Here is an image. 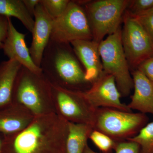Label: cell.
I'll use <instances>...</instances> for the list:
<instances>
[{"mask_svg":"<svg viewBox=\"0 0 153 153\" xmlns=\"http://www.w3.org/2000/svg\"><path fill=\"white\" fill-rule=\"evenodd\" d=\"M153 10V0L130 1L126 11L131 16H141Z\"/></svg>","mask_w":153,"mask_h":153,"instance_id":"obj_22","label":"cell"},{"mask_svg":"<svg viewBox=\"0 0 153 153\" xmlns=\"http://www.w3.org/2000/svg\"><path fill=\"white\" fill-rule=\"evenodd\" d=\"M114 151L115 153H141L139 145L129 140L117 142Z\"/></svg>","mask_w":153,"mask_h":153,"instance_id":"obj_24","label":"cell"},{"mask_svg":"<svg viewBox=\"0 0 153 153\" xmlns=\"http://www.w3.org/2000/svg\"><path fill=\"white\" fill-rule=\"evenodd\" d=\"M52 95L57 114L67 122L88 125L94 128L97 109L89 104L82 91L52 85Z\"/></svg>","mask_w":153,"mask_h":153,"instance_id":"obj_9","label":"cell"},{"mask_svg":"<svg viewBox=\"0 0 153 153\" xmlns=\"http://www.w3.org/2000/svg\"><path fill=\"white\" fill-rule=\"evenodd\" d=\"M12 101L27 108L35 116L56 114L52 85L44 74L22 66L14 83Z\"/></svg>","mask_w":153,"mask_h":153,"instance_id":"obj_3","label":"cell"},{"mask_svg":"<svg viewBox=\"0 0 153 153\" xmlns=\"http://www.w3.org/2000/svg\"><path fill=\"white\" fill-rule=\"evenodd\" d=\"M137 69L141 71L153 83V55L141 63Z\"/></svg>","mask_w":153,"mask_h":153,"instance_id":"obj_25","label":"cell"},{"mask_svg":"<svg viewBox=\"0 0 153 153\" xmlns=\"http://www.w3.org/2000/svg\"><path fill=\"white\" fill-rule=\"evenodd\" d=\"M3 136L0 134V153H1L2 145Z\"/></svg>","mask_w":153,"mask_h":153,"instance_id":"obj_29","label":"cell"},{"mask_svg":"<svg viewBox=\"0 0 153 153\" xmlns=\"http://www.w3.org/2000/svg\"><path fill=\"white\" fill-rule=\"evenodd\" d=\"M83 153H99L97 152H95V151L92 150V149H91L89 146L88 144L85 147V150H84V152Z\"/></svg>","mask_w":153,"mask_h":153,"instance_id":"obj_28","label":"cell"},{"mask_svg":"<svg viewBox=\"0 0 153 153\" xmlns=\"http://www.w3.org/2000/svg\"><path fill=\"white\" fill-rule=\"evenodd\" d=\"M35 117L24 105L12 101L0 108V134L7 135L22 131Z\"/></svg>","mask_w":153,"mask_h":153,"instance_id":"obj_14","label":"cell"},{"mask_svg":"<svg viewBox=\"0 0 153 153\" xmlns=\"http://www.w3.org/2000/svg\"><path fill=\"white\" fill-rule=\"evenodd\" d=\"M89 139L102 153H109L114 151L117 142L104 133L93 129Z\"/></svg>","mask_w":153,"mask_h":153,"instance_id":"obj_20","label":"cell"},{"mask_svg":"<svg viewBox=\"0 0 153 153\" xmlns=\"http://www.w3.org/2000/svg\"><path fill=\"white\" fill-rule=\"evenodd\" d=\"M130 1H77L85 10L93 41L100 44L105 36L117 31Z\"/></svg>","mask_w":153,"mask_h":153,"instance_id":"obj_4","label":"cell"},{"mask_svg":"<svg viewBox=\"0 0 153 153\" xmlns=\"http://www.w3.org/2000/svg\"><path fill=\"white\" fill-rule=\"evenodd\" d=\"M68 122L57 114L35 116L17 133L3 136L1 153H67Z\"/></svg>","mask_w":153,"mask_h":153,"instance_id":"obj_1","label":"cell"},{"mask_svg":"<svg viewBox=\"0 0 153 153\" xmlns=\"http://www.w3.org/2000/svg\"><path fill=\"white\" fill-rule=\"evenodd\" d=\"M146 114L112 108L96 111L94 129L102 132L116 142L133 137L149 122Z\"/></svg>","mask_w":153,"mask_h":153,"instance_id":"obj_6","label":"cell"},{"mask_svg":"<svg viewBox=\"0 0 153 153\" xmlns=\"http://www.w3.org/2000/svg\"><path fill=\"white\" fill-rule=\"evenodd\" d=\"M9 17L0 15V49H2L3 43L7 36L8 27Z\"/></svg>","mask_w":153,"mask_h":153,"instance_id":"obj_26","label":"cell"},{"mask_svg":"<svg viewBox=\"0 0 153 153\" xmlns=\"http://www.w3.org/2000/svg\"><path fill=\"white\" fill-rule=\"evenodd\" d=\"M133 17L138 22L153 41V10L141 16Z\"/></svg>","mask_w":153,"mask_h":153,"instance_id":"obj_23","label":"cell"},{"mask_svg":"<svg viewBox=\"0 0 153 153\" xmlns=\"http://www.w3.org/2000/svg\"><path fill=\"white\" fill-rule=\"evenodd\" d=\"M121 41L130 71L137 69L153 55V41L134 18L127 11L124 14Z\"/></svg>","mask_w":153,"mask_h":153,"instance_id":"obj_8","label":"cell"},{"mask_svg":"<svg viewBox=\"0 0 153 153\" xmlns=\"http://www.w3.org/2000/svg\"><path fill=\"white\" fill-rule=\"evenodd\" d=\"M93 129L88 125L68 122L66 140L67 153H83L88 145V140Z\"/></svg>","mask_w":153,"mask_h":153,"instance_id":"obj_17","label":"cell"},{"mask_svg":"<svg viewBox=\"0 0 153 153\" xmlns=\"http://www.w3.org/2000/svg\"><path fill=\"white\" fill-rule=\"evenodd\" d=\"M82 92L89 104L95 109L108 108L132 111L127 105L121 101L122 96L114 77L110 74L103 72L88 89Z\"/></svg>","mask_w":153,"mask_h":153,"instance_id":"obj_10","label":"cell"},{"mask_svg":"<svg viewBox=\"0 0 153 153\" xmlns=\"http://www.w3.org/2000/svg\"><path fill=\"white\" fill-rule=\"evenodd\" d=\"M1 49L10 60H16L31 71L42 72L41 68L33 62L26 44L25 34L17 30L11 18H9L7 33Z\"/></svg>","mask_w":153,"mask_h":153,"instance_id":"obj_12","label":"cell"},{"mask_svg":"<svg viewBox=\"0 0 153 153\" xmlns=\"http://www.w3.org/2000/svg\"><path fill=\"white\" fill-rule=\"evenodd\" d=\"M70 2V0H41V3L49 17L55 20L63 15Z\"/></svg>","mask_w":153,"mask_h":153,"instance_id":"obj_21","label":"cell"},{"mask_svg":"<svg viewBox=\"0 0 153 153\" xmlns=\"http://www.w3.org/2000/svg\"><path fill=\"white\" fill-rule=\"evenodd\" d=\"M34 19L33 39L29 49L33 62L40 68L43 54L51 38L53 20L41 2L36 7Z\"/></svg>","mask_w":153,"mask_h":153,"instance_id":"obj_11","label":"cell"},{"mask_svg":"<svg viewBox=\"0 0 153 153\" xmlns=\"http://www.w3.org/2000/svg\"><path fill=\"white\" fill-rule=\"evenodd\" d=\"M134 92L127 105L131 110L153 115V83L141 71L136 69L131 72Z\"/></svg>","mask_w":153,"mask_h":153,"instance_id":"obj_15","label":"cell"},{"mask_svg":"<svg viewBox=\"0 0 153 153\" xmlns=\"http://www.w3.org/2000/svg\"><path fill=\"white\" fill-rule=\"evenodd\" d=\"M22 66L10 59L0 63V108L12 102L14 83Z\"/></svg>","mask_w":153,"mask_h":153,"instance_id":"obj_16","label":"cell"},{"mask_svg":"<svg viewBox=\"0 0 153 153\" xmlns=\"http://www.w3.org/2000/svg\"><path fill=\"white\" fill-rule=\"evenodd\" d=\"M0 15L15 17L32 33L34 28V17L29 13L23 0H0Z\"/></svg>","mask_w":153,"mask_h":153,"instance_id":"obj_18","label":"cell"},{"mask_svg":"<svg viewBox=\"0 0 153 153\" xmlns=\"http://www.w3.org/2000/svg\"><path fill=\"white\" fill-rule=\"evenodd\" d=\"M127 140L134 142L139 145L141 153H153V122L148 123L136 135Z\"/></svg>","mask_w":153,"mask_h":153,"instance_id":"obj_19","label":"cell"},{"mask_svg":"<svg viewBox=\"0 0 153 153\" xmlns=\"http://www.w3.org/2000/svg\"></svg>","mask_w":153,"mask_h":153,"instance_id":"obj_30","label":"cell"},{"mask_svg":"<svg viewBox=\"0 0 153 153\" xmlns=\"http://www.w3.org/2000/svg\"><path fill=\"white\" fill-rule=\"evenodd\" d=\"M40 68L54 86L79 91H85L91 86L85 80L84 68L70 44L50 39Z\"/></svg>","mask_w":153,"mask_h":153,"instance_id":"obj_2","label":"cell"},{"mask_svg":"<svg viewBox=\"0 0 153 153\" xmlns=\"http://www.w3.org/2000/svg\"><path fill=\"white\" fill-rule=\"evenodd\" d=\"M50 39L66 44L77 40H92L86 13L77 1H70L63 15L53 20Z\"/></svg>","mask_w":153,"mask_h":153,"instance_id":"obj_7","label":"cell"},{"mask_svg":"<svg viewBox=\"0 0 153 153\" xmlns=\"http://www.w3.org/2000/svg\"><path fill=\"white\" fill-rule=\"evenodd\" d=\"M121 27L108 36L99 45L103 72L114 77L122 97L129 95L134 87L130 69L121 41Z\"/></svg>","mask_w":153,"mask_h":153,"instance_id":"obj_5","label":"cell"},{"mask_svg":"<svg viewBox=\"0 0 153 153\" xmlns=\"http://www.w3.org/2000/svg\"><path fill=\"white\" fill-rule=\"evenodd\" d=\"M41 0H23L26 8L30 15L34 17L37 6L41 2Z\"/></svg>","mask_w":153,"mask_h":153,"instance_id":"obj_27","label":"cell"},{"mask_svg":"<svg viewBox=\"0 0 153 153\" xmlns=\"http://www.w3.org/2000/svg\"><path fill=\"white\" fill-rule=\"evenodd\" d=\"M70 44L84 68L85 80L91 85L103 73L99 44L93 40H77Z\"/></svg>","mask_w":153,"mask_h":153,"instance_id":"obj_13","label":"cell"}]
</instances>
